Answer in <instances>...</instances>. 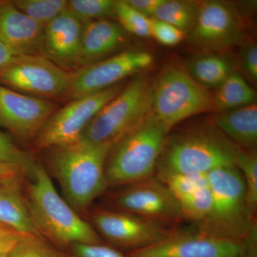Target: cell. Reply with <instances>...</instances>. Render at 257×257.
<instances>
[{
	"label": "cell",
	"instance_id": "cell-1",
	"mask_svg": "<svg viewBox=\"0 0 257 257\" xmlns=\"http://www.w3.org/2000/svg\"><path fill=\"white\" fill-rule=\"evenodd\" d=\"M26 174L30 175L25 194L29 212L44 239L62 251L76 243H103L92 224L59 194L43 165L32 160Z\"/></svg>",
	"mask_w": 257,
	"mask_h": 257
},
{
	"label": "cell",
	"instance_id": "cell-2",
	"mask_svg": "<svg viewBox=\"0 0 257 257\" xmlns=\"http://www.w3.org/2000/svg\"><path fill=\"white\" fill-rule=\"evenodd\" d=\"M114 143L78 141L47 149L49 171L60 184L64 200L77 214L85 211L107 187L105 163Z\"/></svg>",
	"mask_w": 257,
	"mask_h": 257
},
{
	"label": "cell",
	"instance_id": "cell-3",
	"mask_svg": "<svg viewBox=\"0 0 257 257\" xmlns=\"http://www.w3.org/2000/svg\"><path fill=\"white\" fill-rule=\"evenodd\" d=\"M238 149L217 128H192L167 137L157 162V178L207 175L217 169L235 167Z\"/></svg>",
	"mask_w": 257,
	"mask_h": 257
},
{
	"label": "cell",
	"instance_id": "cell-4",
	"mask_svg": "<svg viewBox=\"0 0 257 257\" xmlns=\"http://www.w3.org/2000/svg\"><path fill=\"white\" fill-rule=\"evenodd\" d=\"M170 130L151 111L118 139L105 163L107 187H119L152 177Z\"/></svg>",
	"mask_w": 257,
	"mask_h": 257
},
{
	"label": "cell",
	"instance_id": "cell-5",
	"mask_svg": "<svg viewBox=\"0 0 257 257\" xmlns=\"http://www.w3.org/2000/svg\"><path fill=\"white\" fill-rule=\"evenodd\" d=\"M212 206L209 215L199 228L211 234L245 240L256 229L248 210L246 186L236 167H223L207 174Z\"/></svg>",
	"mask_w": 257,
	"mask_h": 257
},
{
	"label": "cell",
	"instance_id": "cell-6",
	"mask_svg": "<svg viewBox=\"0 0 257 257\" xmlns=\"http://www.w3.org/2000/svg\"><path fill=\"white\" fill-rule=\"evenodd\" d=\"M153 84L154 81L143 72L134 76L93 118L79 141L115 143L151 111Z\"/></svg>",
	"mask_w": 257,
	"mask_h": 257
},
{
	"label": "cell",
	"instance_id": "cell-7",
	"mask_svg": "<svg viewBox=\"0 0 257 257\" xmlns=\"http://www.w3.org/2000/svg\"><path fill=\"white\" fill-rule=\"evenodd\" d=\"M212 108L209 91L179 66H169L154 81L151 112L170 130L180 121Z\"/></svg>",
	"mask_w": 257,
	"mask_h": 257
},
{
	"label": "cell",
	"instance_id": "cell-8",
	"mask_svg": "<svg viewBox=\"0 0 257 257\" xmlns=\"http://www.w3.org/2000/svg\"><path fill=\"white\" fill-rule=\"evenodd\" d=\"M256 230L245 240L229 239L197 229L171 231L146 247L128 251L127 257H257Z\"/></svg>",
	"mask_w": 257,
	"mask_h": 257
},
{
	"label": "cell",
	"instance_id": "cell-9",
	"mask_svg": "<svg viewBox=\"0 0 257 257\" xmlns=\"http://www.w3.org/2000/svg\"><path fill=\"white\" fill-rule=\"evenodd\" d=\"M73 74L42 55H20L0 69V84L26 95L60 99L69 98Z\"/></svg>",
	"mask_w": 257,
	"mask_h": 257
},
{
	"label": "cell",
	"instance_id": "cell-10",
	"mask_svg": "<svg viewBox=\"0 0 257 257\" xmlns=\"http://www.w3.org/2000/svg\"><path fill=\"white\" fill-rule=\"evenodd\" d=\"M115 84L99 92L72 99L49 118L32 146L44 150L77 143L96 114L117 95L124 84Z\"/></svg>",
	"mask_w": 257,
	"mask_h": 257
},
{
	"label": "cell",
	"instance_id": "cell-11",
	"mask_svg": "<svg viewBox=\"0 0 257 257\" xmlns=\"http://www.w3.org/2000/svg\"><path fill=\"white\" fill-rule=\"evenodd\" d=\"M153 63L150 52L133 50L82 67L74 72L69 99H77L112 87L126 77L143 73Z\"/></svg>",
	"mask_w": 257,
	"mask_h": 257
},
{
	"label": "cell",
	"instance_id": "cell-12",
	"mask_svg": "<svg viewBox=\"0 0 257 257\" xmlns=\"http://www.w3.org/2000/svg\"><path fill=\"white\" fill-rule=\"evenodd\" d=\"M91 217L92 226L99 236L130 251L150 246L171 232L164 223L124 211L98 209Z\"/></svg>",
	"mask_w": 257,
	"mask_h": 257
},
{
	"label": "cell",
	"instance_id": "cell-13",
	"mask_svg": "<svg viewBox=\"0 0 257 257\" xmlns=\"http://www.w3.org/2000/svg\"><path fill=\"white\" fill-rule=\"evenodd\" d=\"M56 111L57 105L52 101L26 95L0 84V126L20 143L32 145Z\"/></svg>",
	"mask_w": 257,
	"mask_h": 257
},
{
	"label": "cell",
	"instance_id": "cell-14",
	"mask_svg": "<svg viewBox=\"0 0 257 257\" xmlns=\"http://www.w3.org/2000/svg\"><path fill=\"white\" fill-rule=\"evenodd\" d=\"M113 197L118 210L165 223L184 219L178 202L157 177L128 184Z\"/></svg>",
	"mask_w": 257,
	"mask_h": 257
},
{
	"label": "cell",
	"instance_id": "cell-15",
	"mask_svg": "<svg viewBox=\"0 0 257 257\" xmlns=\"http://www.w3.org/2000/svg\"><path fill=\"white\" fill-rule=\"evenodd\" d=\"M192 45L205 51H219L237 45L243 32L237 13L220 1L199 4L197 20L188 34Z\"/></svg>",
	"mask_w": 257,
	"mask_h": 257
},
{
	"label": "cell",
	"instance_id": "cell-16",
	"mask_svg": "<svg viewBox=\"0 0 257 257\" xmlns=\"http://www.w3.org/2000/svg\"><path fill=\"white\" fill-rule=\"evenodd\" d=\"M83 23L66 10L46 25L40 55L69 71L79 69Z\"/></svg>",
	"mask_w": 257,
	"mask_h": 257
},
{
	"label": "cell",
	"instance_id": "cell-17",
	"mask_svg": "<svg viewBox=\"0 0 257 257\" xmlns=\"http://www.w3.org/2000/svg\"><path fill=\"white\" fill-rule=\"evenodd\" d=\"M44 28L13 2L0 1V42L17 55H40Z\"/></svg>",
	"mask_w": 257,
	"mask_h": 257
},
{
	"label": "cell",
	"instance_id": "cell-18",
	"mask_svg": "<svg viewBox=\"0 0 257 257\" xmlns=\"http://www.w3.org/2000/svg\"><path fill=\"white\" fill-rule=\"evenodd\" d=\"M127 33L109 19L83 23L79 69L109 57L124 45Z\"/></svg>",
	"mask_w": 257,
	"mask_h": 257
},
{
	"label": "cell",
	"instance_id": "cell-19",
	"mask_svg": "<svg viewBox=\"0 0 257 257\" xmlns=\"http://www.w3.org/2000/svg\"><path fill=\"white\" fill-rule=\"evenodd\" d=\"M22 179L18 177L0 184V224L21 234L42 236L32 222Z\"/></svg>",
	"mask_w": 257,
	"mask_h": 257
},
{
	"label": "cell",
	"instance_id": "cell-20",
	"mask_svg": "<svg viewBox=\"0 0 257 257\" xmlns=\"http://www.w3.org/2000/svg\"><path fill=\"white\" fill-rule=\"evenodd\" d=\"M216 127L228 140L246 150H254L257 145L256 103L218 112L214 116Z\"/></svg>",
	"mask_w": 257,
	"mask_h": 257
},
{
	"label": "cell",
	"instance_id": "cell-21",
	"mask_svg": "<svg viewBox=\"0 0 257 257\" xmlns=\"http://www.w3.org/2000/svg\"><path fill=\"white\" fill-rule=\"evenodd\" d=\"M186 71L194 80L208 89H217L234 72L228 57L214 54L197 56L189 60Z\"/></svg>",
	"mask_w": 257,
	"mask_h": 257
},
{
	"label": "cell",
	"instance_id": "cell-22",
	"mask_svg": "<svg viewBox=\"0 0 257 257\" xmlns=\"http://www.w3.org/2000/svg\"><path fill=\"white\" fill-rule=\"evenodd\" d=\"M256 93L242 76L234 72L216 89L212 110L218 112L256 103Z\"/></svg>",
	"mask_w": 257,
	"mask_h": 257
},
{
	"label": "cell",
	"instance_id": "cell-23",
	"mask_svg": "<svg viewBox=\"0 0 257 257\" xmlns=\"http://www.w3.org/2000/svg\"><path fill=\"white\" fill-rule=\"evenodd\" d=\"M199 7L194 2L165 0L152 18L170 24L188 35L197 20Z\"/></svg>",
	"mask_w": 257,
	"mask_h": 257
},
{
	"label": "cell",
	"instance_id": "cell-24",
	"mask_svg": "<svg viewBox=\"0 0 257 257\" xmlns=\"http://www.w3.org/2000/svg\"><path fill=\"white\" fill-rule=\"evenodd\" d=\"M13 4L34 21L45 27L67 10L66 0H15Z\"/></svg>",
	"mask_w": 257,
	"mask_h": 257
},
{
	"label": "cell",
	"instance_id": "cell-25",
	"mask_svg": "<svg viewBox=\"0 0 257 257\" xmlns=\"http://www.w3.org/2000/svg\"><path fill=\"white\" fill-rule=\"evenodd\" d=\"M235 167L242 175L246 186V204L250 214L254 218L257 208V157L253 150L238 149Z\"/></svg>",
	"mask_w": 257,
	"mask_h": 257
},
{
	"label": "cell",
	"instance_id": "cell-26",
	"mask_svg": "<svg viewBox=\"0 0 257 257\" xmlns=\"http://www.w3.org/2000/svg\"><path fill=\"white\" fill-rule=\"evenodd\" d=\"M7 257H68L43 237L24 234L8 253Z\"/></svg>",
	"mask_w": 257,
	"mask_h": 257
},
{
	"label": "cell",
	"instance_id": "cell-27",
	"mask_svg": "<svg viewBox=\"0 0 257 257\" xmlns=\"http://www.w3.org/2000/svg\"><path fill=\"white\" fill-rule=\"evenodd\" d=\"M179 207L184 219L202 224L209 215L212 206V197L209 182L188 196L179 200Z\"/></svg>",
	"mask_w": 257,
	"mask_h": 257
},
{
	"label": "cell",
	"instance_id": "cell-28",
	"mask_svg": "<svg viewBox=\"0 0 257 257\" xmlns=\"http://www.w3.org/2000/svg\"><path fill=\"white\" fill-rule=\"evenodd\" d=\"M115 1L113 0H70L67 11L82 23L115 18Z\"/></svg>",
	"mask_w": 257,
	"mask_h": 257
},
{
	"label": "cell",
	"instance_id": "cell-29",
	"mask_svg": "<svg viewBox=\"0 0 257 257\" xmlns=\"http://www.w3.org/2000/svg\"><path fill=\"white\" fill-rule=\"evenodd\" d=\"M115 18L126 33L141 37H151L150 19L139 13L125 0L115 1Z\"/></svg>",
	"mask_w": 257,
	"mask_h": 257
},
{
	"label": "cell",
	"instance_id": "cell-30",
	"mask_svg": "<svg viewBox=\"0 0 257 257\" xmlns=\"http://www.w3.org/2000/svg\"><path fill=\"white\" fill-rule=\"evenodd\" d=\"M161 181L167 186L177 202L209 182L207 174L172 175Z\"/></svg>",
	"mask_w": 257,
	"mask_h": 257
},
{
	"label": "cell",
	"instance_id": "cell-31",
	"mask_svg": "<svg viewBox=\"0 0 257 257\" xmlns=\"http://www.w3.org/2000/svg\"><path fill=\"white\" fill-rule=\"evenodd\" d=\"M68 257H127L113 246L104 243H76L68 248Z\"/></svg>",
	"mask_w": 257,
	"mask_h": 257
},
{
	"label": "cell",
	"instance_id": "cell-32",
	"mask_svg": "<svg viewBox=\"0 0 257 257\" xmlns=\"http://www.w3.org/2000/svg\"><path fill=\"white\" fill-rule=\"evenodd\" d=\"M151 37L166 46H175L183 40L186 34L182 30L157 19H150Z\"/></svg>",
	"mask_w": 257,
	"mask_h": 257
},
{
	"label": "cell",
	"instance_id": "cell-33",
	"mask_svg": "<svg viewBox=\"0 0 257 257\" xmlns=\"http://www.w3.org/2000/svg\"><path fill=\"white\" fill-rule=\"evenodd\" d=\"M0 160L16 164L28 170L32 159L22 151L10 140L9 137L0 131Z\"/></svg>",
	"mask_w": 257,
	"mask_h": 257
},
{
	"label": "cell",
	"instance_id": "cell-34",
	"mask_svg": "<svg viewBox=\"0 0 257 257\" xmlns=\"http://www.w3.org/2000/svg\"><path fill=\"white\" fill-rule=\"evenodd\" d=\"M243 70L253 82L257 80V47L256 44H248L241 54Z\"/></svg>",
	"mask_w": 257,
	"mask_h": 257
},
{
	"label": "cell",
	"instance_id": "cell-35",
	"mask_svg": "<svg viewBox=\"0 0 257 257\" xmlns=\"http://www.w3.org/2000/svg\"><path fill=\"white\" fill-rule=\"evenodd\" d=\"M134 10L147 18H152L165 0H125Z\"/></svg>",
	"mask_w": 257,
	"mask_h": 257
},
{
	"label": "cell",
	"instance_id": "cell-36",
	"mask_svg": "<svg viewBox=\"0 0 257 257\" xmlns=\"http://www.w3.org/2000/svg\"><path fill=\"white\" fill-rule=\"evenodd\" d=\"M27 170L22 166L0 160V184L11 179L23 177Z\"/></svg>",
	"mask_w": 257,
	"mask_h": 257
},
{
	"label": "cell",
	"instance_id": "cell-37",
	"mask_svg": "<svg viewBox=\"0 0 257 257\" xmlns=\"http://www.w3.org/2000/svg\"><path fill=\"white\" fill-rule=\"evenodd\" d=\"M18 56L20 55H17L11 49L0 42V69L11 63Z\"/></svg>",
	"mask_w": 257,
	"mask_h": 257
},
{
	"label": "cell",
	"instance_id": "cell-38",
	"mask_svg": "<svg viewBox=\"0 0 257 257\" xmlns=\"http://www.w3.org/2000/svg\"><path fill=\"white\" fill-rule=\"evenodd\" d=\"M24 234L20 233H15V234L0 238V254L9 252L10 249L14 246L15 243Z\"/></svg>",
	"mask_w": 257,
	"mask_h": 257
},
{
	"label": "cell",
	"instance_id": "cell-39",
	"mask_svg": "<svg viewBox=\"0 0 257 257\" xmlns=\"http://www.w3.org/2000/svg\"><path fill=\"white\" fill-rule=\"evenodd\" d=\"M17 231L15 230L10 229L8 226H5L4 225L0 224V238L5 237V236H9V235L15 234Z\"/></svg>",
	"mask_w": 257,
	"mask_h": 257
},
{
	"label": "cell",
	"instance_id": "cell-40",
	"mask_svg": "<svg viewBox=\"0 0 257 257\" xmlns=\"http://www.w3.org/2000/svg\"><path fill=\"white\" fill-rule=\"evenodd\" d=\"M7 255H8V253H2L0 254V257H7Z\"/></svg>",
	"mask_w": 257,
	"mask_h": 257
}]
</instances>
